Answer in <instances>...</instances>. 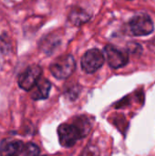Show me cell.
Segmentation results:
<instances>
[{
  "instance_id": "obj_1",
  "label": "cell",
  "mask_w": 155,
  "mask_h": 156,
  "mask_svg": "<svg viewBox=\"0 0 155 156\" xmlns=\"http://www.w3.org/2000/svg\"><path fill=\"white\" fill-rule=\"evenodd\" d=\"M49 69L56 79L65 80L69 78L75 69L74 58L69 54L60 56L51 63Z\"/></svg>"
},
{
  "instance_id": "obj_2",
  "label": "cell",
  "mask_w": 155,
  "mask_h": 156,
  "mask_svg": "<svg viewBox=\"0 0 155 156\" xmlns=\"http://www.w3.org/2000/svg\"><path fill=\"white\" fill-rule=\"evenodd\" d=\"M58 134L59 143L63 147L73 146L79 139L83 137L82 133L77 125L63 123L58 129Z\"/></svg>"
},
{
  "instance_id": "obj_3",
  "label": "cell",
  "mask_w": 155,
  "mask_h": 156,
  "mask_svg": "<svg viewBox=\"0 0 155 156\" xmlns=\"http://www.w3.org/2000/svg\"><path fill=\"white\" fill-rule=\"evenodd\" d=\"M105 60L103 53L98 48L88 50L81 58V68L87 73H94L101 68Z\"/></svg>"
},
{
  "instance_id": "obj_4",
  "label": "cell",
  "mask_w": 155,
  "mask_h": 156,
  "mask_svg": "<svg viewBox=\"0 0 155 156\" xmlns=\"http://www.w3.org/2000/svg\"><path fill=\"white\" fill-rule=\"evenodd\" d=\"M130 29L134 36H147L150 35L154 28L152 18L145 14L137 15L130 21Z\"/></svg>"
},
{
  "instance_id": "obj_5",
  "label": "cell",
  "mask_w": 155,
  "mask_h": 156,
  "mask_svg": "<svg viewBox=\"0 0 155 156\" xmlns=\"http://www.w3.org/2000/svg\"><path fill=\"white\" fill-rule=\"evenodd\" d=\"M42 69L37 65L29 66L18 77V85L24 90H31L40 80Z\"/></svg>"
},
{
  "instance_id": "obj_6",
  "label": "cell",
  "mask_w": 155,
  "mask_h": 156,
  "mask_svg": "<svg viewBox=\"0 0 155 156\" xmlns=\"http://www.w3.org/2000/svg\"><path fill=\"white\" fill-rule=\"evenodd\" d=\"M104 54L109 65L113 69L122 68L129 61L128 53L113 45H107L104 48Z\"/></svg>"
},
{
  "instance_id": "obj_7",
  "label": "cell",
  "mask_w": 155,
  "mask_h": 156,
  "mask_svg": "<svg viewBox=\"0 0 155 156\" xmlns=\"http://www.w3.org/2000/svg\"><path fill=\"white\" fill-rule=\"evenodd\" d=\"M25 144L20 141L16 140H4L0 144V154L1 156H17L19 155Z\"/></svg>"
},
{
  "instance_id": "obj_8",
  "label": "cell",
  "mask_w": 155,
  "mask_h": 156,
  "mask_svg": "<svg viewBox=\"0 0 155 156\" xmlns=\"http://www.w3.org/2000/svg\"><path fill=\"white\" fill-rule=\"evenodd\" d=\"M51 83L46 79H40L31 90V98L35 101L45 100L48 97Z\"/></svg>"
},
{
  "instance_id": "obj_9",
  "label": "cell",
  "mask_w": 155,
  "mask_h": 156,
  "mask_svg": "<svg viewBox=\"0 0 155 156\" xmlns=\"http://www.w3.org/2000/svg\"><path fill=\"white\" fill-rule=\"evenodd\" d=\"M90 19V15L83 9H73L69 14V20L76 26L87 23Z\"/></svg>"
},
{
  "instance_id": "obj_10",
  "label": "cell",
  "mask_w": 155,
  "mask_h": 156,
  "mask_svg": "<svg viewBox=\"0 0 155 156\" xmlns=\"http://www.w3.org/2000/svg\"><path fill=\"white\" fill-rule=\"evenodd\" d=\"M23 156H38L39 154V148L34 144H26L22 151Z\"/></svg>"
}]
</instances>
